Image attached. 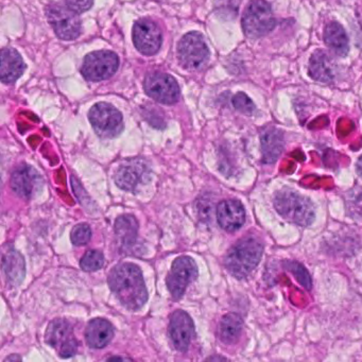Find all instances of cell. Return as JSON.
Returning <instances> with one entry per match:
<instances>
[{"label": "cell", "mask_w": 362, "mask_h": 362, "mask_svg": "<svg viewBox=\"0 0 362 362\" xmlns=\"http://www.w3.org/2000/svg\"><path fill=\"white\" fill-rule=\"evenodd\" d=\"M357 173L360 177H362V156H360L357 162Z\"/></svg>", "instance_id": "obj_30"}, {"label": "cell", "mask_w": 362, "mask_h": 362, "mask_svg": "<svg viewBox=\"0 0 362 362\" xmlns=\"http://www.w3.org/2000/svg\"><path fill=\"white\" fill-rule=\"evenodd\" d=\"M326 46L339 57H346L349 52V41L344 28L339 23L330 22L324 29Z\"/></svg>", "instance_id": "obj_20"}, {"label": "cell", "mask_w": 362, "mask_h": 362, "mask_svg": "<svg viewBox=\"0 0 362 362\" xmlns=\"http://www.w3.org/2000/svg\"><path fill=\"white\" fill-rule=\"evenodd\" d=\"M132 37L135 47L145 56H153L162 47V31L158 25L149 18H141L135 23Z\"/></svg>", "instance_id": "obj_11"}, {"label": "cell", "mask_w": 362, "mask_h": 362, "mask_svg": "<svg viewBox=\"0 0 362 362\" xmlns=\"http://www.w3.org/2000/svg\"><path fill=\"white\" fill-rule=\"evenodd\" d=\"M12 359H20L21 360V358L18 357V356H16V357L7 358V359H6V360H12Z\"/></svg>", "instance_id": "obj_31"}, {"label": "cell", "mask_w": 362, "mask_h": 362, "mask_svg": "<svg viewBox=\"0 0 362 362\" xmlns=\"http://www.w3.org/2000/svg\"><path fill=\"white\" fill-rule=\"evenodd\" d=\"M264 245L254 237H245L235 243L226 254L224 264L230 275L238 279L249 276L259 264Z\"/></svg>", "instance_id": "obj_2"}, {"label": "cell", "mask_w": 362, "mask_h": 362, "mask_svg": "<svg viewBox=\"0 0 362 362\" xmlns=\"http://www.w3.org/2000/svg\"><path fill=\"white\" fill-rule=\"evenodd\" d=\"M66 5L76 13L81 14L93 7L94 0H66Z\"/></svg>", "instance_id": "obj_29"}, {"label": "cell", "mask_w": 362, "mask_h": 362, "mask_svg": "<svg viewBox=\"0 0 362 362\" xmlns=\"http://www.w3.org/2000/svg\"><path fill=\"white\" fill-rule=\"evenodd\" d=\"M46 16L57 37L62 41H74L81 33V21L71 8L52 4L46 9Z\"/></svg>", "instance_id": "obj_7"}, {"label": "cell", "mask_w": 362, "mask_h": 362, "mask_svg": "<svg viewBox=\"0 0 362 362\" xmlns=\"http://www.w3.org/2000/svg\"><path fill=\"white\" fill-rule=\"evenodd\" d=\"M262 143V162L264 164H273L279 160L285 147L284 134L279 129L267 128L260 135Z\"/></svg>", "instance_id": "obj_18"}, {"label": "cell", "mask_w": 362, "mask_h": 362, "mask_svg": "<svg viewBox=\"0 0 362 362\" xmlns=\"http://www.w3.org/2000/svg\"><path fill=\"white\" fill-rule=\"evenodd\" d=\"M26 69V64L22 56L13 48H5L1 52V66L0 78L5 84H11L18 81Z\"/></svg>", "instance_id": "obj_16"}, {"label": "cell", "mask_w": 362, "mask_h": 362, "mask_svg": "<svg viewBox=\"0 0 362 362\" xmlns=\"http://www.w3.org/2000/svg\"><path fill=\"white\" fill-rule=\"evenodd\" d=\"M139 221L133 215H122L116 220L115 234L122 247H132L136 243Z\"/></svg>", "instance_id": "obj_23"}, {"label": "cell", "mask_w": 362, "mask_h": 362, "mask_svg": "<svg viewBox=\"0 0 362 362\" xmlns=\"http://www.w3.org/2000/svg\"><path fill=\"white\" fill-rule=\"evenodd\" d=\"M92 238V230L86 223H80L71 230V240L74 245L82 247L88 245Z\"/></svg>", "instance_id": "obj_27"}, {"label": "cell", "mask_w": 362, "mask_h": 362, "mask_svg": "<svg viewBox=\"0 0 362 362\" xmlns=\"http://www.w3.org/2000/svg\"><path fill=\"white\" fill-rule=\"evenodd\" d=\"M198 267L190 256H180L173 262L167 275V287L173 300H180L188 286L198 277Z\"/></svg>", "instance_id": "obj_10"}, {"label": "cell", "mask_w": 362, "mask_h": 362, "mask_svg": "<svg viewBox=\"0 0 362 362\" xmlns=\"http://www.w3.org/2000/svg\"><path fill=\"white\" fill-rule=\"evenodd\" d=\"M144 90L150 98L162 105H173L181 96L179 83L168 74L154 71L145 78Z\"/></svg>", "instance_id": "obj_9"}, {"label": "cell", "mask_w": 362, "mask_h": 362, "mask_svg": "<svg viewBox=\"0 0 362 362\" xmlns=\"http://www.w3.org/2000/svg\"><path fill=\"white\" fill-rule=\"evenodd\" d=\"M88 119L101 139H115L124 131L122 114L110 103H96L88 112Z\"/></svg>", "instance_id": "obj_5"}, {"label": "cell", "mask_w": 362, "mask_h": 362, "mask_svg": "<svg viewBox=\"0 0 362 362\" xmlns=\"http://www.w3.org/2000/svg\"><path fill=\"white\" fill-rule=\"evenodd\" d=\"M276 25L272 8L266 0H252L245 8L241 26L249 39H259L270 33Z\"/></svg>", "instance_id": "obj_4"}, {"label": "cell", "mask_w": 362, "mask_h": 362, "mask_svg": "<svg viewBox=\"0 0 362 362\" xmlns=\"http://www.w3.org/2000/svg\"><path fill=\"white\" fill-rule=\"evenodd\" d=\"M273 204L279 215L290 223L307 228L315 221V205L296 190L290 188L279 190L275 194Z\"/></svg>", "instance_id": "obj_3"}, {"label": "cell", "mask_w": 362, "mask_h": 362, "mask_svg": "<svg viewBox=\"0 0 362 362\" xmlns=\"http://www.w3.org/2000/svg\"><path fill=\"white\" fill-rule=\"evenodd\" d=\"M105 264V255L98 250H90L84 254L80 262V267L86 272H94L100 270Z\"/></svg>", "instance_id": "obj_25"}, {"label": "cell", "mask_w": 362, "mask_h": 362, "mask_svg": "<svg viewBox=\"0 0 362 362\" xmlns=\"http://www.w3.org/2000/svg\"><path fill=\"white\" fill-rule=\"evenodd\" d=\"M168 334L177 351H187L194 336V324L190 315L184 310H175L170 315Z\"/></svg>", "instance_id": "obj_12"}, {"label": "cell", "mask_w": 362, "mask_h": 362, "mask_svg": "<svg viewBox=\"0 0 362 362\" xmlns=\"http://www.w3.org/2000/svg\"><path fill=\"white\" fill-rule=\"evenodd\" d=\"M284 267L286 270L291 272L292 274L296 277V281L305 288V289L310 290L313 287V281H311L310 275H309L308 271L305 269L303 264H300L298 262H291V260H286L284 262Z\"/></svg>", "instance_id": "obj_26"}, {"label": "cell", "mask_w": 362, "mask_h": 362, "mask_svg": "<svg viewBox=\"0 0 362 362\" xmlns=\"http://www.w3.org/2000/svg\"><path fill=\"white\" fill-rule=\"evenodd\" d=\"M209 49L201 33L192 31L182 37L177 45L180 64L188 71L203 69L209 60Z\"/></svg>", "instance_id": "obj_6"}, {"label": "cell", "mask_w": 362, "mask_h": 362, "mask_svg": "<svg viewBox=\"0 0 362 362\" xmlns=\"http://www.w3.org/2000/svg\"><path fill=\"white\" fill-rule=\"evenodd\" d=\"M110 289L129 310H139L148 300V290L141 269L131 262L114 267L107 279Z\"/></svg>", "instance_id": "obj_1"}, {"label": "cell", "mask_w": 362, "mask_h": 362, "mask_svg": "<svg viewBox=\"0 0 362 362\" xmlns=\"http://www.w3.org/2000/svg\"><path fill=\"white\" fill-rule=\"evenodd\" d=\"M243 321L240 315L230 313L222 317L220 322L219 334L222 342L233 344L238 340L243 332Z\"/></svg>", "instance_id": "obj_24"}, {"label": "cell", "mask_w": 362, "mask_h": 362, "mask_svg": "<svg viewBox=\"0 0 362 362\" xmlns=\"http://www.w3.org/2000/svg\"><path fill=\"white\" fill-rule=\"evenodd\" d=\"M217 221L226 232L234 233L245 222V209L238 200L222 201L217 206Z\"/></svg>", "instance_id": "obj_15"}, {"label": "cell", "mask_w": 362, "mask_h": 362, "mask_svg": "<svg viewBox=\"0 0 362 362\" xmlns=\"http://www.w3.org/2000/svg\"><path fill=\"white\" fill-rule=\"evenodd\" d=\"M111 322L101 317L92 320L86 329V339L90 349H100L107 346L114 337Z\"/></svg>", "instance_id": "obj_17"}, {"label": "cell", "mask_w": 362, "mask_h": 362, "mask_svg": "<svg viewBox=\"0 0 362 362\" xmlns=\"http://www.w3.org/2000/svg\"><path fill=\"white\" fill-rule=\"evenodd\" d=\"M148 175L149 168L145 162L139 160H130L116 171L115 183L120 189L134 192L141 184L145 183Z\"/></svg>", "instance_id": "obj_14"}, {"label": "cell", "mask_w": 362, "mask_h": 362, "mask_svg": "<svg viewBox=\"0 0 362 362\" xmlns=\"http://www.w3.org/2000/svg\"><path fill=\"white\" fill-rule=\"evenodd\" d=\"M43 179L37 169L30 165H22L12 173L11 187L13 192L21 198H33L35 194L41 189Z\"/></svg>", "instance_id": "obj_13"}, {"label": "cell", "mask_w": 362, "mask_h": 362, "mask_svg": "<svg viewBox=\"0 0 362 362\" xmlns=\"http://www.w3.org/2000/svg\"><path fill=\"white\" fill-rule=\"evenodd\" d=\"M233 107L236 111L245 114V115H252L255 112V105L251 98L247 97L245 93H237L232 99Z\"/></svg>", "instance_id": "obj_28"}, {"label": "cell", "mask_w": 362, "mask_h": 362, "mask_svg": "<svg viewBox=\"0 0 362 362\" xmlns=\"http://www.w3.org/2000/svg\"><path fill=\"white\" fill-rule=\"evenodd\" d=\"M73 339V327L66 320H54L46 330V343L58 351Z\"/></svg>", "instance_id": "obj_22"}, {"label": "cell", "mask_w": 362, "mask_h": 362, "mask_svg": "<svg viewBox=\"0 0 362 362\" xmlns=\"http://www.w3.org/2000/svg\"><path fill=\"white\" fill-rule=\"evenodd\" d=\"M3 267L10 285L18 286L24 281L26 276V264L20 252L14 249L8 250L4 254Z\"/></svg>", "instance_id": "obj_21"}, {"label": "cell", "mask_w": 362, "mask_h": 362, "mask_svg": "<svg viewBox=\"0 0 362 362\" xmlns=\"http://www.w3.org/2000/svg\"><path fill=\"white\" fill-rule=\"evenodd\" d=\"M308 74L310 78L320 83L328 84L334 81L332 60L325 52L317 50L313 52L309 61Z\"/></svg>", "instance_id": "obj_19"}, {"label": "cell", "mask_w": 362, "mask_h": 362, "mask_svg": "<svg viewBox=\"0 0 362 362\" xmlns=\"http://www.w3.org/2000/svg\"><path fill=\"white\" fill-rule=\"evenodd\" d=\"M119 67L117 54L109 50L90 52L84 58L81 73L88 81L99 82L115 75Z\"/></svg>", "instance_id": "obj_8"}]
</instances>
